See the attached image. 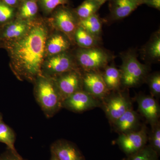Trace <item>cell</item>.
I'll list each match as a JSON object with an SVG mask.
<instances>
[{
    "label": "cell",
    "instance_id": "cell-36",
    "mask_svg": "<svg viewBox=\"0 0 160 160\" xmlns=\"http://www.w3.org/2000/svg\"><path fill=\"white\" fill-rule=\"evenodd\" d=\"M24 1H26V0H19V1H21V2H23Z\"/></svg>",
    "mask_w": 160,
    "mask_h": 160
},
{
    "label": "cell",
    "instance_id": "cell-37",
    "mask_svg": "<svg viewBox=\"0 0 160 160\" xmlns=\"http://www.w3.org/2000/svg\"><path fill=\"white\" fill-rule=\"evenodd\" d=\"M122 160H126V158H124V159H123Z\"/></svg>",
    "mask_w": 160,
    "mask_h": 160
},
{
    "label": "cell",
    "instance_id": "cell-35",
    "mask_svg": "<svg viewBox=\"0 0 160 160\" xmlns=\"http://www.w3.org/2000/svg\"><path fill=\"white\" fill-rule=\"evenodd\" d=\"M2 121H3L2 115L0 113V122H2Z\"/></svg>",
    "mask_w": 160,
    "mask_h": 160
},
{
    "label": "cell",
    "instance_id": "cell-33",
    "mask_svg": "<svg viewBox=\"0 0 160 160\" xmlns=\"http://www.w3.org/2000/svg\"><path fill=\"white\" fill-rule=\"evenodd\" d=\"M94 1L98 3L99 4H100L101 6H102L104 3L108 2V1H109V0H94Z\"/></svg>",
    "mask_w": 160,
    "mask_h": 160
},
{
    "label": "cell",
    "instance_id": "cell-19",
    "mask_svg": "<svg viewBox=\"0 0 160 160\" xmlns=\"http://www.w3.org/2000/svg\"><path fill=\"white\" fill-rule=\"evenodd\" d=\"M143 57L148 61L156 62L160 60V32H156L142 49Z\"/></svg>",
    "mask_w": 160,
    "mask_h": 160
},
{
    "label": "cell",
    "instance_id": "cell-15",
    "mask_svg": "<svg viewBox=\"0 0 160 160\" xmlns=\"http://www.w3.org/2000/svg\"><path fill=\"white\" fill-rule=\"evenodd\" d=\"M29 21L18 18L2 26L0 28V41H13L22 38L30 28L31 22Z\"/></svg>",
    "mask_w": 160,
    "mask_h": 160
},
{
    "label": "cell",
    "instance_id": "cell-14",
    "mask_svg": "<svg viewBox=\"0 0 160 160\" xmlns=\"http://www.w3.org/2000/svg\"><path fill=\"white\" fill-rule=\"evenodd\" d=\"M109 18L118 21L125 18L139 6L143 5L142 0H109Z\"/></svg>",
    "mask_w": 160,
    "mask_h": 160
},
{
    "label": "cell",
    "instance_id": "cell-22",
    "mask_svg": "<svg viewBox=\"0 0 160 160\" xmlns=\"http://www.w3.org/2000/svg\"><path fill=\"white\" fill-rule=\"evenodd\" d=\"M16 134L13 129L2 121L0 122V142L6 144L8 149L17 155L19 154L15 148Z\"/></svg>",
    "mask_w": 160,
    "mask_h": 160
},
{
    "label": "cell",
    "instance_id": "cell-18",
    "mask_svg": "<svg viewBox=\"0 0 160 160\" xmlns=\"http://www.w3.org/2000/svg\"><path fill=\"white\" fill-rule=\"evenodd\" d=\"M101 72L107 89L110 92L119 90L122 86V73L120 69L117 68L114 63L107 65Z\"/></svg>",
    "mask_w": 160,
    "mask_h": 160
},
{
    "label": "cell",
    "instance_id": "cell-12",
    "mask_svg": "<svg viewBox=\"0 0 160 160\" xmlns=\"http://www.w3.org/2000/svg\"><path fill=\"white\" fill-rule=\"evenodd\" d=\"M138 111L151 126L159 122L160 107L157 100L151 95L139 94L137 96Z\"/></svg>",
    "mask_w": 160,
    "mask_h": 160
},
{
    "label": "cell",
    "instance_id": "cell-8",
    "mask_svg": "<svg viewBox=\"0 0 160 160\" xmlns=\"http://www.w3.org/2000/svg\"><path fill=\"white\" fill-rule=\"evenodd\" d=\"M52 78L63 101L75 92L83 89L82 74L78 69L67 72Z\"/></svg>",
    "mask_w": 160,
    "mask_h": 160
},
{
    "label": "cell",
    "instance_id": "cell-25",
    "mask_svg": "<svg viewBox=\"0 0 160 160\" xmlns=\"http://www.w3.org/2000/svg\"><path fill=\"white\" fill-rule=\"evenodd\" d=\"M159 156L149 145H146L139 151L128 156L126 160H158Z\"/></svg>",
    "mask_w": 160,
    "mask_h": 160
},
{
    "label": "cell",
    "instance_id": "cell-16",
    "mask_svg": "<svg viewBox=\"0 0 160 160\" xmlns=\"http://www.w3.org/2000/svg\"><path fill=\"white\" fill-rule=\"evenodd\" d=\"M139 125L138 114L131 109L116 120L112 126L115 131L119 134L137 130Z\"/></svg>",
    "mask_w": 160,
    "mask_h": 160
},
{
    "label": "cell",
    "instance_id": "cell-13",
    "mask_svg": "<svg viewBox=\"0 0 160 160\" xmlns=\"http://www.w3.org/2000/svg\"><path fill=\"white\" fill-rule=\"evenodd\" d=\"M50 151L59 160H85L77 146L67 140L56 141L52 144Z\"/></svg>",
    "mask_w": 160,
    "mask_h": 160
},
{
    "label": "cell",
    "instance_id": "cell-27",
    "mask_svg": "<svg viewBox=\"0 0 160 160\" xmlns=\"http://www.w3.org/2000/svg\"><path fill=\"white\" fill-rule=\"evenodd\" d=\"M145 82L149 86L151 96L158 99L160 97V74L156 72L148 74Z\"/></svg>",
    "mask_w": 160,
    "mask_h": 160
},
{
    "label": "cell",
    "instance_id": "cell-23",
    "mask_svg": "<svg viewBox=\"0 0 160 160\" xmlns=\"http://www.w3.org/2000/svg\"><path fill=\"white\" fill-rule=\"evenodd\" d=\"M22 2L18 12V19L29 21L35 17L38 11L37 0H26Z\"/></svg>",
    "mask_w": 160,
    "mask_h": 160
},
{
    "label": "cell",
    "instance_id": "cell-29",
    "mask_svg": "<svg viewBox=\"0 0 160 160\" xmlns=\"http://www.w3.org/2000/svg\"><path fill=\"white\" fill-rule=\"evenodd\" d=\"M42 9L46 13H50L59 6H66L69 0H39Z\"/></svg>",
    "mask_w": 160,
    "mask_h": 160
},
{
    "label": "cell",
    "instance_id": "cell-6",
    "mask_svg": "<svg viewBox=\"0 0 160 160\" xmlns=\"http://www.w3.org/2000/svg\"><path fill=\"white\" fill-rule=\"evenodd\" d=\"M148 137L147 128L143 125L139 130L119 134L116 143L128 156L144 148L148 142Z\"/></svg>",
    "mask_w": 160,
    "mask_h": 160
},
{
    "label": "cell",
    "instance_id": "cell-20",
    "mask_svg": "<svg viewBox=\"0 0 160 160\" xmlns=\"http://www.w3.org/2000/svg\"><path fill=\"white\" fill-rule=\"evenodd\" d=\"M73 38L80 48L99 47L100 38L92 35L81 26H78L77 28Z\"/></svg>",
    "mask_w": 160,
    "mask_h": 160
},
{
    "label": "cell",
    "instance_id": "cell-3",
    "mask_svg": "<svg viewBox=\"0 0 160 160\" xmlns=\"http://www.w3.org/2000/svg\"><path fill=\"white\" fill-rule=\"evenodd\" d=\"M121 58L122 86L125 88L137 87L145 82L149 74V67L140 62L133 50L123 52Z\"/></svg>",
    "mask_w": 160,
    "mask_h": 160
},
{
    "label": "cell",
    "instance_id": "cell-2",
    "mask_svg": "<svg viewBox=\"0 0 160 160\" xmlns=\"http://www.w3.org/2000/svg\"><path fill=\"white\" fill-rule=\"evenodd\" d=\"M35 99L47 118H51L62 108L63 100L52 78L40 76L34 82Z\"/></svg>",
    "mask_w": 160,
    "mask_h": 160
},
{
    "label": "cell",
    "instance_id": "cell-34",
    "mask_svg": "<svg viewBox=\"0 0 160 160\" xmlns=\"http://www.w3.org/2000/svg\"><path fill=\"white\" fill-rule=\"evenodd\" d=\"M49 160H59L53 153H51V158Z\"/></svg>",
    "mask_w": 160,
    "mask_h": 160
},
{
    "label": "cell",
    "instance_id": "cell-31",
    "mask_svg": "<svg viewBox=\"0 0 160 160\" xmlns=\"http://www.w3.org/2000/svg\"><path fill=\"white\" fill-rule=\"evenodd\" d=\"M143 4L160 10V0H142Z\"/></svg>",
    "mask_w": 160,
    "mask_h": 160
},
{
    "label": "cell",
    "instance_id": "cell-1",
    "mask_svg": "<svg viewBox=\"0 0 160 160\" xmlns=\"http://www.w3.org/2000/svg\"><path fill=\"white\" fill-rule=\"evenodd\" d=\"M48 34L43 23L31 22L29 30L22 38L0 41V46L9 53L10 67L18 79L34 82L42 75Z\"/></svg>",
    "mask_w": 160,
    "mask_h": 160
},
{
    "label": "cell",
    "instance_id": "cell-38",
    "mask_svg": "<svg viewBox=\"0 0 160 160\" xmlns=\"http://www.w3.org/2000/svg\"><path fill=\"white\" fill-rule=\"evenodd\" d=\"M0 160H1V158H0Z\"/></svg>",
    "mask_w": 160,
    "mask_h": 160
},
{
    "label": "cell",
    "instance_id": "cell-10",
    "mask_svg": "<svg viewBox=\"0 0 160 160\" xmlns=\"http://www.w3.org/2000/svg\"><path fill=\"white\" fill-rule=\"evenodd\" d=\"M62 106L69 111L81 113L102 106V102L82 89L66 98Z\"/></svg>",
    "mask_w": 160,
    "mask_h": 160
},
{
    "label": "cell",
    "instance_id": "cell-30",
    "mask_svg": "<svg viewBox=\"0 0 160 160\" xmlns=\"http://www.w3.org/2000/svg\"><path fill=\"white\" fill-rule=\"evenodd\" d=\"M1 160H25L20 155H17L9 149L0 156Z\"/></svg>",
    "mask_w": 160,
    "mask_h": 160
},
{
    "label": "cell",
    "instance_id": "cell-9",
    "mask_svg": "<svg viewBox=\"0 0 160 160\" xmlns=\"http://www.w3.org/2000/svg\"><path fill=\"white\" fill-rule=\"evenodd\" d=\"M55 10L52 17V22L55 26L69 39L73 38L79 22L74 10L66 6H59Z\"/></svg>",
    "mask_w": 160,
    "mask_h": 160
},
{
    "label": "cell",
    "instance_id": "cell-17",
    "mask_svg": "<svg viewBox=\"0 0 160 160\" xmlns=\"http://www.w3.org/2000/svg\"><path fill=\"white\" fill-rule=\"evenodd\" d=\"M70 42L65 34L56 33L52 35L47 40L46 45V54L51 57L65 52L69 49Z\"/></svg>",
    "mask_w": 160,
    "mask_h": 160
},
{
    "label": "cell",
    "instance_id": "cell-21",
    "mask_svg": "<svg viewBox=\"0 0 160 160\" xmlns=\"http://www.w3.org/2000/svg\"><path fill=\"white\" fill-rule=\"evenodd\" d=\"M78 26L96 37L100 38L102 32V21L97 13L87 18L79 20Z\"/></svg>",
    "mask_w": 160,
    "mask_h": 160
},
{
    "label": "cell",
    "instance_id": "cell-11",
    "mask_svg": "<svg viewBox=\"0 0 160 160\" xmlns=\"http://www.w3.org/2000/svg\"><path fill=\"white\" fill-rule=\"evenodd\" d=\"M83 90L102 102L109 94L100 71L84 72L82 74Z\"/></svg>",
    "mask_w": 160,
    "mask_h": 160
},
{
    "label": "cell",
    "instance_id": "cell-4",
    "mask_svg": "<svg viewBox=\"0 0 160 160\" xmlns=\"http://www.w3.org/2000/svg\"><path fill=\"white\" fill-rule=\"evenodd\" d=\"M78 65L84 72L100 71L112 60V56L99 47L80 48L76 52Z\"/></svg>",
    "mask_w": 160,
    "mask_h": 160
},
{
    "label": "cell",
    "instance_id": "cell-5",
    "mask_svg": "<svg viewBox=\"0 0 160 160\" xmlns=\"http://www.w3.org/2000/svg\"><path fill=\"white\" fill-rule=\"evenodd\" d=\"M112 92L102 102V106L111 125L126 111L132 109L131 101L126 92L119 90Z\"/></svg>",
    "mask_w": 160,
    "mask_h": 160
},
{
    "label": "cell",
    "instance_id": "cell-24",
    "mask_svg": "<svg viewBox=\"0 0 160 160\" xmlns=\"http://www.w3.org/2000/svg\"><path fill=\"white\" fill-rule=\"evenodd\" d=\"M101 6L94 0H85L74 10L79 20L84 19L97 13Z\"/></svg>",
    "mask_w": 160,
    "mask_h": 160
},
{
    "label": "cell",
    "instance_id": "cell-28",
    "mask_svg": "<svg viewBox=\"0 0 160 160\" xmlns=\"http://www.w3.org/2000/svg\"><path fill=\"white\" fill-rule=\"evenodd\" d=\"M149 145L159 156L160 154V123L151 126V130L148 137Z\"/></svg>",
    "mask_w": 160,
    "mask_h": 160
},
{
    "label": "cell",
    "instance_id": "cell-26",
    "mask_svg": "<svg viewBox=\"0 0 160 160\" xmlns=\"http://www.w3.org/2000/svg\"><path fill=\"white\" fill-rule=\"evenodd\" d=\"M15 14V8L0 0V28L12 21Z\"/></svg>",
    "mask_w": 160,
    "mask_h": 160
},
{
    "label": "cell",
    "instance_id": "cell-32",
    "mask_svg": "<svg viewBox=\"0 0 160 160\" xmlns=\"http://www.w3.org/2000/svg\"><path fill=\"white\" fill-rule=\"evenodd\" d=\"M7 5L11 7L16 8L18 6L19 2V0H1Z\"/></svg>",
    "mask_w": 160,
    "mask_h": 160
},
{
    "label": "cell",
    "instance_id": "cell-7",
    "mask_svg": "<svg viewBox=\"0 0 160 160\" xmlns=\"http://www.w3.org/2000/svg\"><path fill=\"white\" fill-rule=\"evenodd\" d=\"M72 56L67 52L49 57L44 61L42 75L53 78L64 72L78 69Z\"/></svg>",
    "mask_w": 160,
    "mask_h": 160
}]
</instances>
